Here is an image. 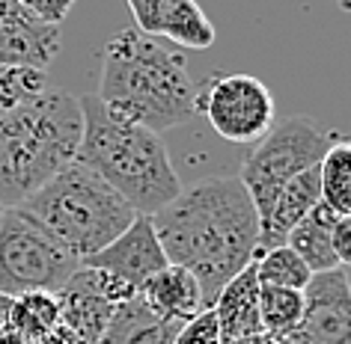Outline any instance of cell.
Masks as SVG:
<instances>
[{
  "mask_svg": "<svg viewBox=\"0 0 351 344\" xmlns=\"http://www.w3.org/2000/svg\"><path fill=\"white\" fill-rule=\"evenodd\" d=\"M152 226L167 261L197 276L206 308L259 250V214L239 175H215L182 190L155 211Z\"/></svg>",
  "mask_w": 351,
  "mask_h": 344,
  "instance_id": "cell-1",
  "label": "cell"
},
{
  "mask_svg": "<svg viewBox=\"0 0 351 344\" xmlns=\"http://www.w3.org/2000/svg\"><path fill=\"white\" fill-rule=\"evenodd\" d=\"M95 98L113 116L164 134L185 125L197 113V83L188 75L182 48L137 27H125L113 33L101 51Z\"/></svg>",
  "mask_w": 351,
  "mask_h": 344,
  "instance_id": "cell-2",
  "label": "cell"
},
{
  "mask_svg": "<svg viewBox=\"0 0 351 344\" xmlns=\"http://www.w3.org/2000/svg\"><path fill=\"white\" fill-rule=\"evenodd\" d=\"M81 110L84 134L75 161L101 175L137 214L152 217L179 196L182 184L161 134L113 116L95 95H84Z\"/></svg>",
  "mask_w": 351,
  "mask_h": 344,
  "instance_id": "cell-3",
  "label": "cell"
},
{
  "mask_svg": "<svg viewBox=\"0 0 351 344\" xmlns=\"http://www.w3.org/2000/svg\"><path fill=\"white\" fill-rule=\"evenodd\" d=\"M81 98L45 90L0 116V205L15 208L77 157Z\"/></svg>",
  "mask_w": 351,
  "mask_h": 344,
  "instance_id": "cell-4",
  "label": "cell"
},
{
  "mask_svg": "<svg viewBox=\"0 0 351 344\" xmlns=\"http://www.w3.org/2000/svg\"><path fill=\"white\" fill-rule=\"evenodd\" d=\"M77 261L104 250L134 223L137 211L90 166L72 161L21 202Z\"/></svg>",
  "mask_w": 351,
  "mask_h": 344,
  "instance_id": "cell-5",
  "label": "cell"
},
{
  "mask_svg": "<svg viewBox=\"0 0 351 344\" xmlns=\"http://www.w3.org/2000/svg\"><path fill=\"white\" fill-rule=\"evenodd\" d=\"M81 261L21 205L0 217V294L21 297L30 291L57 294Z\"/></svg>",
  "mask_w": 351,
  "mask_h": 344,
  "instance_id": "cell-6",
  "label": "cell"
},
{
  "mask_svg": "<svg viewBox=\"0 0 351 344\" xmlns=\"http://www.w3.org/2000/svg\"><path fill=\"white\" fill-rule=\"evenodd\" d=\"M330 137L310 116H289L274 122L271 131L259 143H253L250 155L241 163V184L247 187L253 205H256L259 223L268 217L277 193L286 187L295 175L319 166Z\"/></svg>",
  "mask_w": 351,
  "mask_h": 344,
  "instance_id": "cell-7",
  "label": "cell"
},
{
  "mask_svg": "<svg viewBox=\"0 0 351 344\" xmlns=\"http://www.w3.org/2000/svg\"><path fill=\"white\" fill-rule=\"evenodd\" d=\"M194 110L203 113L217 137L235 146H253L277 119L274 95L253 75H212L197 90Z\"/></svg>",
  "mask_w": 351,
  "mask_h": 344,
  "instance_id": "cell-8",
  "label": "cell"
},
{
  "mask_svg": "<svg viewBox=\"0 0 351 344\" xmlns=\"http://www.w3.org/2000/svg\"><path fill=\"white\" fill-rule=\"evenodd\" d=\"M280 344H351V294L342 267L313 273L301 321Z\"/></svg>",
  "mask_w": 351,
  "mask_h": 344,
  "instance_id": "cell-9",
  "label": "cell"
},
{
  "mask_svg": "<svg viewBox=\"0 0 351 344\" xmlns=\"http://www.w3.org/2000/svg\"><path fill=\"white\" fill-rule=\"evenodd\" d=\"M81 264L84 267L110 273L113 279H119L122 285H128L137 294V291L170 261H167L161 241H158V235H155L152 217L137 214L134 223H131L125 232L119 237H113L104 250L90 255V259H84Z\"/></svg>",
  "mask_w": 351,
  "mask_h": 344,
  "instance_id": "cell-10",
  "label": "cell"
},
{
  "mask_svg": "<svg viewBox=\"0 0 351 344\" xmlns=\"http://www.w3.org/2000/svg\"><path fill=\"white\" fill-rule=\"evenodd\" d=\"M60 54V27L19 10L0 18V66L45 68Z\"/></svg>",
  "mask_w": 351,
  "mask_h": 344,
  "instance_id": "cell-11",
  "label": "cell"
},
{
  "mask_svg": "<svg viewBox=\"0 0 351 344\" xmlns=\"http://www.w3.org/2000/svg\"><path fill=\"white\" fill-rule=\"evenodd\" d=\"M146 300V306L158 312L164 321L173 323H185L194 315H199L206 308L203 288H199L197 276L179 264H167L137 291Z\"/></svg>",
  "mask_w": 351,
  "mask_h": 344,
  "instance_id": "cell-12",
  "label": "cell"
},
{
  "mask_svg": "<svg viewBox=\"0 0 351 344\" xmlns=\"http://www.w3.org/2000/svg\"><path fill=\"white\" fill-rule=\"evenodd\" d=\"M322 202V187H319V166L295 175L283 190L277 193L274 205H271L268 217L259 223V250L286 243L289 232L310 214V211Z\"/></svg>",
  "mask_w": 351,
  "mask_h": 344,
  "instance_id": "cell-13",
  "label": "cell"
},
{
  "mask_svg": "<svg viewBox=\"0 0 351 344\" xmlns=\"http://www.w3.org/2000/svg\"><path fill=\"white\" fill-rule=\"evenodd\" d=\"M212 312L217 317V330H221V341L226 339H241L250 332H262L259 321V279L253 270V261L244 270L221 288L215 297Z\"/></svg>",
  "mask_w": 351,
  "mask_h": 344,
  "instance_id": "cell-14",
  "label": "cell"
},
{
  "mask_svg": "<svg viewBox=\"0 0 351 344\" xmlns=\"http://www.w3.org/2000/svg\"><path fill=\"white\" fill-rule=\"evenodd\" d=\"M182 323L164 321L146 306V300L134 294L113 308L108 323L95 344H173Z\"/></svg>",
  "mask_w": 351,
  "mask_h": 344,
  "instance_id": "cell-15",
  "label": "cell"
},
{
  "mask_svg": "<svg viewBox=\"0 0 351 344\" xmlns=\"http://www.w3.org/2000/svg\"><path fill=\"white\" fill-rule=\"evenodd\" d=\"M333 223H337V214H333L324 202H319V205H315L286 237V243L301 255L304 264L313 273H324V270L339 267L337 255H333V243H330Z\"/></svg>",
  "mask_w": 351,
  "mask_h": 344,
  "instance_id": "cell-16",
  "label": "cell"
},
{
  "mask_svg": "<svg viewBox=\"0 0 351 344\" xmlns=\"http://www.w3.org/2000/svg\"><path fill=\"white\" fill-rule=\"evenodd\" d=\"M155 36L185 51H206L215 45L217 30L197 0H173L155 24Z\"/></svg>",
  "mask_w": 351,
  "mask_h": 344,
  "instance_id": "cell-17",
  "label": "cell"
},
{
  "mask_svg": "<svg viewBox=\"0 0 351 344\" xmlns=\"http://www.w3.org/2000/svg\"><path fill=\"white\" fill-rule=\"evenodd\" d=\"M322 202L333 214H351V140H337L319 161Z\"/></svg>",
  "mask_w": 351,
  "mask_h": 344,
  "instance_id": "cell-18",
  "label": "cell"
},
{
  "mask_svg": "<svg viewBox=\"0 0 351 344\" xmlns=\"http://www.w3.org/2000/svg\"><path fill=\"white\" fill-rule=\"evenodd\" d=\"M253 270H256L259 285H274V288L304 291L306 282L313 279V270L306 267L304 259L289 243L256 250V255H253Z\"/></svg>",
  "mask_w": 351,
  "mask_h": 344,
  "instance_id": "cell-19",
  "label": "cell"
},
{
  "mask_svg": "<svg viewBox=\"0 0 351 344\" xmlns=\"http://www.w3.org/2000/svg\"><path fill=\"white\" fill-rule=\"evenodd\" d=\"M60 323V303L57 294L48 291H30V294L12 297V326L24 344L39 341Z\"/></svg>",
  "mask_w": 351,
  "mask_h": 344,
  "instance_id": "cell-20",
  "label": "cell"
},
{
  "mask_svg": "<svg viewBox=\"0 0 351 344\" xmlns=\"http://www.w3.org/2000/svg\"><path fill=\"white\" fill-rule=\"evenodd\" d=\"M304 312V291L295 288H274V285H259V321L262 332L286 339L301 321Z\"/></svg>",
  "mask_w": 351,
  "mask_h": 344,
  "instance_id": "cell-21",
  "label": "cell"
},
{
  "mask_svg": "<svg viewBox=\"0 0 351 344\" xmlns=\"http://www.w3.org/2000/svg\"><path fill=\"white\" fill-rule=\"evenodd\" d=\"M48 90L45 72L27 66H0V116Z\"/></svg>",
  "mask_w": 351,
  "mask_h": 344,
  "instance_id": "cell-22",
  "label": "cell"
},
{
  "mask_svg": "<svg viewBox=\"0 0 351 344\" xmlns=\"http://www.w3.org/2000/svg\"><path fill=\"white\" fill-rule=\"evenodd\" d=\"M173 344H221V330H217V317L212 308H203L199 315L182 323Z\"/></svg>",
  "mask_w": 351,
  "mask_h": 344,
  "instance_id": "cell-23",
  "label": "cell"
},
{
  "mask_svg": "<svg viewBox=\"0 0 351 344\" xmlns=\"http://www.w3.org/2000/svg\"><path fill=\"white\" fill-rule=\"evenodd\" d=\"M15 3H19L24 12H30L33 18L45 21V24H57L60 27L77 0H15Z\"/></svg>",
  "mask_w": 351,
  "mask_h": 344,
  "instance_id": "cell-24",
  "label": "cell"
},
{
  "mask_svg": "<svg viewBox=\"0 0 351 344\" xmlns=\"http://www.w3.org/2000/svg\"><path fill=\"white\" fill-rule=\"evenodd\" d=\"M125 3L131 10V18H134V27L155 36V24L173 0H125Z\"/></svg>",
  "mask_w": 351,
  "mask_h": 344,
  "instance_id": "cell-25",
  "label": "cell"
},
{
  "mask_svg": "<svg viewBox=\"0 0 351 344\" xmlns=\"http://www.w3.org/2000/svg\"><path fill=\"white\" fill-rule=\"evenodd\" d=\"M330 243H333V255H337L339 267H351V214L337 217Z\"/></svg>",
  "mask_w": 351,
  "mask_h": 344,
  "instance_id": "cell-26",
  "label": "cell"
},
{
  "mask_svg": "<svg viewBox=\"0 0 351 344\" xmlns=\"http://www.w3.org/2000/svg\"><path fill=\"white\" fill-rule=\"evenodd\" d=\"M221 344H280V341L268 332H250V335H241V339H226Z\"/></svg>",
  "mask_w": 351,
  "mask_h": 344,
  "instance_id": "cell-27",
  "label": "cell"
},
{
  "mask_svg": "<svg viewBox=\"0 0 351 344\" xmlns=\"http://www.w3.org/2000/svg\"><path fill=\"white\" fill-rule=\"evenodd\" d=\"M21 6L15 3V0H0V18H6V15H15Z\"/></svg>",
  "mask_w": 351,
  "mask_h": 344,
  "instance_id": "cell-28",
  "label": "cell"
},
{
  "mask_svg": "<svg viewBox=\"0 0 351 344\" xmlns=\"http://www.w3.org/2000/svg\"><path fill=\"white\" fill-rule=\"evenodd\" d=\"M333 3H337L342 12H351V0H333Z\"/></svg>",
  "mask_w": 351,
  "mask_h": 344,
  "instance_id": "cell-29",
  "label": "cell"
},
{
  "mask_svg": "<svg viewBox=\"0 0 351 344\" xmlns=\"http://www.w3.org/2000/svg\"><path fill=\"white\" fill-rule=\"evenodd\" d=\"M342 273H346V285H348V294H351V267H342Z\"/></svg>",
  "mask_w": 351,
  "mask_h": 344,
  "instance_id": "cell-30",
  "label": "cell"
},
{
  "mask_svg": "<svg viewBox=\"0 0 351 344\" xmlns=\"http://www.w3.org/2000/svg\"><path fill=\"white\" fill-rule=\"evenodd\" d=\"M0 217H3V205H0Z\"/></svg>",
  "mask_w": 351,
  "mask_h": 344,
  "instance_id": "cell-31",
  "label": "cell"
}]
</instances>
